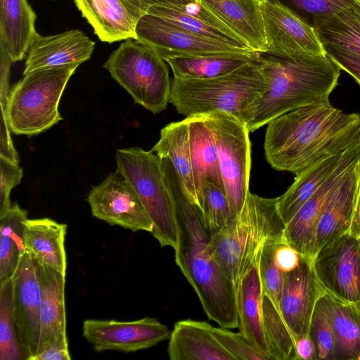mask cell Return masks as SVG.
<instances>
[{
  "label": "cell",
  "mask_w": 360,
  "mask_h": 360,
  "mask_svg": "<svg viewBox=\"0 0 360 360\" xmlns=\"http://www.w3.org/2000/svg\"><path fill=\"white\" fill-rule=\"evenodd\" d=\"M177 225L175 262L196 292L207 317L220 327H238L236 288L214 259L202 212L184 190L167 159H160Z\"/></svg>",
  "instance_id": "6da1fadb"
},
{
  "label": "cell",
  "mask_w": 360,
  "mask_h": 360,
  "mask_svg": "<svg viewBox=\"0 0 360 360\" xmlns=\"http://www.w3.org/2000/svg\"><path fill=\"white\" fill-rule=\"evenodd\" d=\"M360 143V116L328 100L300 107L267 124L264 152L278 171L297 174L319 159Z\"/></svg>",
  "instance_id": "7a4b0ae2"
},
{
  "label": "cell",
  "mask_w": 360,
  "mask_h": 360,
  "mask_svg": "<svg viewBox=\"0 0 360 360\" xmlns=\"http://www.w3.org/2000/svg\"><path fill=\"white\" fill-rule=\"evenodd\" d=\"M266 89L247 125L253 132L302 106L328 100L338 84L340 68L324 55L281 56L258 53Z\"/></svg>",
  "instance_id": "3957f363"
},
{
  "label": "cell",
  "mask_w": 360,
  "mask_h": 360,
  "mask_svg": "<svg viewBox=\"0 0 360 360\" xmlns=\"http://www.w3.org/2000/svg\"><path fill=\"white\" fill-rule=\"evenodd\" d=\"M285 227L277 198H267L249 192L233 221L210 238L212 255L236 288L259 259L264 245L285 243Z\"/></svg>",
  "instance_id": "277c9868"
},
{
  "label": "cell",
  "mask_w": 360,
  "mask_h": 360,
  "mask_svg": "<svg viewBox=\"0 0 360 360\" xmlns=\"http://www.w3.org/2000/svg\"><path fill=\"white\" fill-rule=\"evenodd\" d=\"M257 58L218 77H174L169 103L185 117L224 112L247 126L266 89Z\"/></svg>",
  "instance_id": "5b68a950"
},
{
  "label": "cell",
  "mask_w": 360,
  "mask_h": 360,
  "mask_svg": "<svg viewBox=\"0 0 360 360\" xmlns=\"http://www.w3.org/2000/svg\"><path fill=\"white\" fill-rule=\"evenodd\" d=\"M78 66L39 69L24 75L10 89L5 107H1L11 131L18 135H36L62 120L59 102Z\"/></svg>",
  "instance_id": "8992f818"
},
{
  "label": "cell",
  "mask_w": 360,
  "mask_h": 360,
  "mask_svg": "<svg viewBox=\"0 0 360 360\" xmlns=\"http://www.w3.org/2000/svg\"><path fill=\"white\" fill-rule=\"evenodd\" d=\"M103 66L136 104L153 114L167 108L172 80L165 60L147 44L127 39Z\"/></svg>",
  "instance_id": "52a82bcc"
},
{
  "label": "cell",
  "mask_w": 360,
  "mask_h": 360,
  "mask_svg": "<svg viewBox=\"0 0 360 360\" xmlns=\"http://www.w3.org/2000/svg\"><path fill=\"white\" fill-rule=\"evenodd\" d=\"M118 169L139 195L151 222L150 233L161 247H176L177 225L174 206L167 186L160 158L152 150L139 147L119 149Z\"/></svg>",
  "instance_id": "ba28073f"
},
{
  "label": "cell",
  "mask_w": 360,
  "mask_h": 360,
  "mask_svg": "<svg viewBox=\"0 0 360 360\" xmlns=\"http://www.w3.org/2000/svg\"><path fill=\"white\" fill-rule=\"evenodd\" d=\"M204 115L214 136L224 191L236 217L250 192V132L245 124L226 112Z\"/></svg>",
  "instance_id": "9c48e42d"
},
{
  "label": "cell",
  "mask_w": 360,
  "mask_h": 360,
  "mask_svg": "<svg viewBox=\"0 0 360 360\" xmlns=\"http://www.w3.org/2000/svg\"><path fill=\"white\" fill-rule=\"evenodd\" d=\"M326 293L339 300L360 302V238L347 232L320 249L312 259Z\"/></svg>",
  "instance_id": "30bf717a"
},
{
  "label": "cell",
  "mask_w": 360,
  "mask_h": 360,
  "mask_svg": "<svg viewBox=\"0 0 360 360\" xmlns=\"http://www.w3.org/2000/svg\"><path fill=\"white\" fill-rule=\"evenodd\" d=\"M94 217L133 232H151L152 222L136 192L118 170L94 186L86 198Z\"/></svg>",
  "instance_id": "8fae6325"
},
{
  "label": "cell",
  "mask_w": 360,
  "mask_h": 360,
  "mask_svg": "<svg viewBox=\"0 0 360 360\" xmlns=\"http://www.w3.org/2000/svg\"><path fill=\"white\" fill-rule=\"evenodd\" d=\"M136 39L151 47L164 60L172 57L256 53L205 38L147 13L136 25Z\"/></svg>",
  "instance_id": "7c38bea8"
},
{
  "label": "cell",
  "mask_w": 360,
  "mask_h": 360,
  "mask_svg": "<svg viewBox=\"0 0 360 360\" xmlns=\"http://www.w3.org/2000/svg\"><path fill=\"white\" fill-rule=\"evenodd\" d=\"M359 161L360 143L345 150L337 168L285 224V243L301 255L313 259L316 230L321 214L344 177Z\"/></svg>",
  "instance_id": "4fadbf2b"
},
{
  "label": "cell",
  "mask_w": 360,
  "mask_h": 360,
  "mask_svg": "<svg viewBox=\"0 0 360 360\" xmlns=\"http://www.w3.org/2000/svg\"><path fill=\"white\" fill-rule=\"evenodd\" d=\"M167 326L152 317L136 321L86 319L83 337L96 352H134L152 347L169 338Z\"/></svg>",
  "instance_id": "5bb4252c"
},
{
  "label": "cell",
  "mask_w": 360,
  "mask_h": 360,
  "mask_svg": "<svg viewBox=\"0 0 360 360\" xmlns=\"http://www.w3.org/2000/svg\"><path fill=\"white\" fill-rule=\"evenodd\" d=\"M266 53L281 56L324 55L316 30L279 3L260 0Z\"/></svg>",
  "instance_id": "9a60e30c"
},
{
  "label": "cell",
  "mask_w": 360,
  "mask_h": 360,
  "mask_svg": "<svg viewBox=\"0 0 360 360\" xmlns=\"http://www.w3.org/2000/svg\"><path fill=\"white\" fill-rule=\"evenodd\" d=\"M15 326L25 360L37 356L39 340L41 283L38 262L27 251L13 277Z\"/></svg>",
  "instance_id": "2e32d148"
},
{
  "label": "cell",
  "mask_w": 360,
  "mask_h": 360,
  "mask_svg": "<svg viewBox=\"0 0 360 360\" xmlns=\"http://www.w3.org/2000/svg\"><path fill=\"white\" fill-rule=\"evenodd\" d=\"M325 293L311 259L302 255L299 264L284 273L279 310L294 340L308 333L316 304Z\"/></svg>",
  "instance_id": "e0dca14e"
},
{
  "label": "cell",
  "mask_w": 360,
  "mask_h": 360,
  "mask_svg": "<svg viewBox=\"0 0 360 360\" xmlns=\"http://www.w3.org/2000/svg\"><path fill=\"white\" fill-rule=\"evenodd\" d=\"M95 45L79 30L46 37L37 33L27 53L23 75L39 69L79 65L90 59Z\"/></svg>",
  "instance_id": "ac0fdd59"
},
{
  "label": "cell",
  "mask_w": 360,
  "mask_h": 360,
  "mask_svg": "<svg viewBox=\"0 0 360 360\" xmlns=\"http://www.w3.org/2000/svg\"><path fill=\"white\" fill-rule=\"evenodd\" d=\"M39 266L41 300L37 354L53 346H68L65 306V276L49 266L39 263Z\"/></svg>",
  "instance_id": "d6986e66"
},
{
  "label": "cell",
  "mask_w": 360,
  "mask_h": 360,
  "mask_svg": "<svg viewBox=\"0 0 360 360\" xmlns=\"http://www.w3.org/2000/svg\"><path fill=\"white\" fill-rule=\"evenodd\" d=\"M148 13L162 18L196 35L254 52L243 40L199 1L182 8L156 5L150 7Z\"/></svg>",
  "instance_id": "ffe728a7"
},
{
  "label": "cell",
  "mask_w": 360,
  "mask_h": 360,
  "mask_svg": "<svg viewBox=\"0 0 360 360\" xmlns=\"http://www.w3.org/2000/svg\"><path fill=\"white\" fill-rule=\"evenodd\" d=\"M212 326L191 319L175 323L167 353L171 360H236L214 337Z\"/></svg>",
  "instance_id": "44dd1931"
},
{
  "label": "cell",
  "mask_w": 360,
  "mask_h": 360,
  "mask_svg": "<svg viewBox=\"0 0 360 360\" xmlns=\"http://www.w3.org/2000/svg\"><path fill=\"white\" fill-rule=\"evenodd\" d=\"M254 52L268 49L260 0H199Z\"/></svg>",
  "instance_id": "7402d4cb"
},
{
  "label": "cell",
  "mask_w": 360,
  "mask_h": 360,
  "mask_svg": "<svg viewBox=\"0 0 360 360\" xmlns=\"http://www.w3.org/2000/svg\"><path fill=\"white\" fill-rule=\"evenodd\" d=\"M360 176V161L346 174L317 224L314 256L324 245L349 231Z\"/></svg>",
  "instance_id": "603a6c76"
},
{
  "label": "cell",
  "mask_w": 360,
  "mask_h": 360,
  "mask_svg": "<svg viewBox=\"0 0 360 360\" xmlns=\"http://www.w3.org/2000/svg\"><path fill=\"white\" fill-rule=\"evenodd\" d=\"M184 119L188 126L195 189L201 210L202 186L205 181H212L224 191L219 154L214 136L206 116L204 114L195 115Z\"/></svg>",
  "instance_id": "cb8c5ba5"
},
{
  "label": "cell",
  "mask_w": 360,
  "mask_h": 360,
  "mask_svg": "<svg viewBox=\"0 0 360 360\" xmlns=\"http://www.w3.org/2000/svg\"><path fill=\"white\" fill-rule=\"evenodd\" d=\"M259 259L245 273L236 286L238 328L239 333L252 345L270 356L263 326L264 292L259 278Z\"/></svg>",
  "instance_id": "d4e9b609"
},
{
  "label": "cell",
  "mask_w": 360,
  "mask_h": 360,
  "mask_svg": "<svg viewBox=\"0 0 360 360\" xmlns=\"http://www.w3.org/2000/svg\"><path fill=\"white\" fill-rule=\"evenodd\" d=\"M82 16L103 42L136 38L137 20L122 0H73Z\"/></svg>",
  "instance_id": "484cf974"
},
{
  "label": "cell",
  "mask_w": 360,
  "mask_h": 360,
  "mask_svg": "<svg viewBox=\"0 0 360 360\" xmlns=\"http://www.w3.org/2000/svg\"><path fill=\"white\" fill-rule=\"evenodd\" d=\"M67 225L50 218L27 219L25 222V245L40 264L66 275L67 257L65 238Z\"/></svg>",
  "instance_id": "4316f807"
},
{
  "label": "cell",
  "mask_w": 360,
  "mask_h": 360,
  "mask_svg": "<svg viewBox=\"0 0 360 360\" xmlns=\"http://www.w3.org/2000/svg\"><path fill=\"white\" fill-rule=\"evenodd\" d=\"M36 19L27 0H0V46L13 63L26 57L37 33Z\"/></svg>",
  "instance_id": "83f0119b"
},
{
  "label": "cell",
  "mask_w": 360,
  "mask_h": 360,
  "mask_svg": "<svg viewBox=\"0 0 360 360\" xmlns=\"http://www.w3.org/2000/svg\"><path fill=\"white\" fill-rule=\"evenodd\" d=\"M345 151L326 155L295 174L291 186L277 197L278 212L285 224L337 168Z\"/></svg>",
  "instance_id": "f1b7e54d"
},
{
  "label": "cell",
  "mask_w": 360,
  "mask_h": 360,
  "mask_svg": "<svg viewBox=\"0 0 360 360\" xmlns=\"http://www.w3.org/2000/svg\"><path fill=\"white\" fill-rule=\"evenodd\" d=\"M152 150L160 158L167 159L171 162L179 176L185 191L199 207L191 155L188 126L185 119L171 122L165 126L161 129L160 139Z\"/></svg>",
  "instance_id": "f546056e"
},
{
  "label": "cell",
  "mask_w": 360,
  "mask_h": 360,
  "mask_svg": "<svg viewBox=\"0 0 360 360\" xmlns=\"http://www.w3.org/2000/svg\"><path fill=\"white\" fill-rule=\"evenodd\" d=\"M321 299L334 334L335 360H360V312L327 293Z\"/></svg>",
  "instance_id": "4dcf8cb0"
},
{
  "label": "cell",
  "mask_w": 360,
  "mask_h": 360,
  "mask_svg": "<svg viewBox=\"0 0 360 360\" xmlns=\"http://www.w3.org/2000/svg\"><path fill=\"white\" fill-rule=\"evenodd\" d=\"M258 53L172 57L165 59L174 77L205 79L229 74L253 61Z\"/></svg>",
  "instance_id": "1f68e13d"
},
{
  "label": "cell",
  "mask_w": 360,
  "mask_h": 360,
  "mask_svg": "<svg viewBox=\"0 0 360 360\" xmlns=\"http://www.w3.org/2000/svg\"><path fill=\"white\" fill-rule=\"evenodd\" d=\"M326 49L360 55V0L314 27Z\"/></svg>",
  "instance_id": "d6a6232c"
},
{
  "label": "cell",
  "mask_w": 360,
  "mask_h": 360,
  "mask_svg": "<svg viewBox=\"0 0 360 360\" xmlns=\"http://www.w3.org/2000/svg\"><path fill=\"white\" fill-rule=\"evenodd\" d=\"M27 212L18 203L0 216V282L12 278L25 252L24 233Z\"/></svg>",
  "instance_id": "836d02e7"
},
{
  "label": "cell",
  "mask_w": 360,
  "mask_h": 360,
  "mask_svg": "<svg viewBox=\"0 0 360 360\" xmlns=\"http://www.w3.org/2000/svg\"><path fill=\"white\" fill-rule=\"evenodd\" d=\"M263 326L272 360H296L295 340L280 310L263 295Z\"/></svg>",
  "instance_id": "e575fe53"
},
{
  "label": "cell",
  "mask_w": 360,
  "mask_h": 360,
  "mask_svg": "<svg viewBox=\"0 0 360 360\" xmlns=\"http://www.w3.org/2000/svg\"><path fill=\"white\" fill-rule=\"evenodd\" d=\"M0 360H25L15 321L13 278L0 282Z\"/></svg>",
  "instance_id": "d590c367"
},
{
  "label": "cell",
  "mask_w": 360,
  "mask_h": 360,
  "mask_svg": "<svg viewBox=\"0 0 360 360\" xmlns=\"http://www.w3.org/2000/svg\"><path fill=\"white\" fill-rule=\"evenodd\" d=\"M201 212L205 227L210 238L236 218L225 191L210 180L203 184Z\"/></svg>",
  "instance_id": "8d00e7d4"
},
{
  "label": "cell",
  "mask_w": 360,
  "mask_h": 360,
  "mask_svg": "<svg viewBox=\"0 0 360 360\" xmlns=\"http://www.w3.org/2000/svg\"><path fill=\"white\" fill-rule=\"evenodd\" d=\"M279 3L314 28L321 21L352 5L355 0H268Z\"/></svg>",
  "instance_id": "74e56055"
},
{
  "label": "cell",
  "mask_w": 360,
  "mask_h": 360,
  "mask_svg": "<svg viewBox=\"0 0 360 360\" xmlns=\"http://www.w3.org/2000/svg\"><path fill=\"white\" fill-rule=\"evenodd\" d=\"M308 333L316 348V360H335L334 334L321 297L314 307Z\"/></svg>",
  "instance_id": "f35d334b"
},
{
  "label": "cell",
  "mask_w": 360,
  "mask_h": 360,
  "mask_svg": "<svg viewBox=\"0 0 360 360\" xmlns=\"http://www.w3.org/2000/svg\"><path fill=\"white\" fill-rule=\"evenodd\" d=\"M276 244H267L263 248L259 262V272L264 294L279 309L284 273L278 268L274 259Z\"/></svg>",
  "instance_id": "ab89813d"
},
{
  "label": "cell",
  "mask_w": 360,
  "mask_h": 360,
  "mask_svg": "<svg viewBox=\"0 0 360 360\" xmlns=\"http://www.w3.org/2000/svg\"><path fill=\"white\" fill-rule=\"evenodd\" d=\"M212 333L220 344L236 360H271V357L252 345L240 333L212 326Z\"/></svg>",
  "instance_id": "60d3db41"
},
{
  "label": "cell",
  "mask_w": 360,
  "mask_h": 360,
  "mask_svg": "<svg viewBox=\"0 0 360 360\" xmlns=\"http://www.w3.org/2000/svg\"><path fill=\"white\" fill-rule=\"evenodd\" d=\"M22 176L18 164L0 157V216L11 207V191L20 183Z\"/></svg>",
  "instance_id": "b9f144b4"
},
{
  "label": "cell",
  "mask_w": 360,
  "mask_h": 360,
  "mask_svg": "<svg viewBox=\"0 0 360 360\" xmlns=\"http://www.w3.org/2000/svg\"><path fill=\"white\" fill-rule=\"evenodd\" d=\"M131 15L138 21L143 15L148 13L149 8L153 6L162 5L182 8L199 0H122Z\"/></svg>",
  "instance_id": "7bdbcfd3"
},
{
  "label": "cell",
  "mask_w": 360,
  "mask_h": 360,
  "mask_svg": "<svg viewBox=\"0 0 360 360\" xmlns=\"http://www.w3.org/2000/svg\"><path fill=\"white\" fill-rule=\"evenodd\" d=\"M325 51L340 70L347 72L360 84V55L333 49Z\"/></svg>",
  "instance_id": "ee69618b"
},
{
  "label": "cell",
  "mask_w": 360,
  "mask_h": 360,
  "mask_svg": "<svg viewBox=\"0 0 360 360\" xmlns=\"http://www.w3.org/2000/svg\"><path fill=\"white\" fill-rule=\"evenodd\" d=\"M301 255L286 243H277L274 249V259L283 272L295 269L300 263Z\"/></svg>",
  "instance_id": "f6af8a7d"
},
{
  "label": "cell",
  "mask_w": 360,
  "mask_h": 360,
  "mask_svg": "<svg viewBox=\"0 0 360 360\" xmlns=\"http://www.w3.org/2000/svg\"><path fill=\"white\" fill-rule=\"evenodd\" d=\"M11 131L5 113L2 110H1L0 157L18 164V155L13 146Z\"/></svg>",
  "instance_id": "bcb514c9"
},
{
  "label": "cell",
  "mask_w": 360,
  "mask_h": 360,
  "mask_svg": "<svg viewBox=\"0 0 360 360\" xmlns=\"http://www.w3.org/2000/svg\"><path fill=\"white\" fill-rule=\"evenodd\" d=\"M13 60L4 49L0 46V103L4 108L10 91L9 77Z\"/></svg>",
  "instance_id": "7dc6e473"
},
{
  "label": "cell",
  "mask_w": 360,
  "mask_h": 360,
  "mask_svg": "<svg viewBox=\"0 0 360 360\" xmlns=\"http://www.w3.org/2000/svg\"><path fill=\"white\" fill-rule=\"evenodd\" d=\"M296 360H316V348L309 333L295 338Z\"/></svg>",
  "instance_id": "c3c4849f"
},
{
  "label": "cell",
  "mask_w": 360,
  "mask_h": 360,
  "mask_svg": "<svg viewBox=\"0 0 360 360\" xmlns=\"http://www.w3.org/2000/svg\"><path fill=\"white\" fill-rule=\"evenodd\" d=\"M69 347L56 345L38 354L33 360H70Z\"/></svg>",
  "instance_id": "681fc988"
},
{
  "label": "cell",
  "mask_w": 360,
  "mask_h": 360,
  "mask_svg": "<svg viewBox=\"0 0 360 360\" xmlns=\"http://www.w3.org/2000/svg\"><path fill=\"white\" fill-rule=\"evenodd\" d=\"M349 232L351 234L360 238V176L356 192L354 210Z\"/></svg>",
  "instance_id": "f907efd6"
},
{
  "label": "cell",
  "mask_w": 360,
  "mask_h": 360,
  "mask_svg": "<svg viewBox=\"0 0 360 360\" xmlns=\"http://www.w3.org/2000/svg\"><path fill=\"white\" fill-rule=\"evenodd\" d=\"M354 305L356 307V309L359 310V311L360 312V302L356 303V304H354Z\"/></svg>",
  "instance_id": "816d5d0a"
},
{
  "label": "cell",
  "mask_w": 360,
  "mask_h": 360,
  "mask_svg": "<svg viewBox=\"0 0 360 360\" xmlns=\"http://www.w3.org/2000/svg\"><path fill=\"white\" fill-rule=\"evenodd\" d=\"M359 116H360V114H359Z\"/></svg>",
  "instance_id": "f5cc1de1"
}]
</instances>
